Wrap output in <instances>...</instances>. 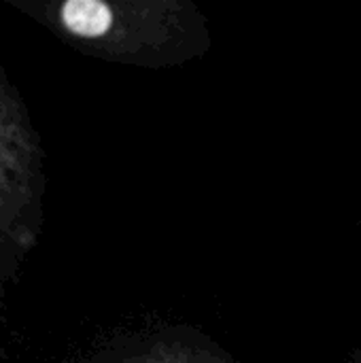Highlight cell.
Instances as JSON below:
<instances>
[{"instance_id": "obj_1", "label": "cell", "mask_w": 361, "mask_h": 363, "mask_svg": "<svg viewBox=\"0 0 361 363\" xmlns=\"http://www.w3.org/2000/svg\"><path fill=\"white\" fill-rule=\"evenodd\" d=\"M60 19L68 32L81 38H98L113 26L111 6L100 0H68L60 9Z\"/></svg>"}]
</instances>
